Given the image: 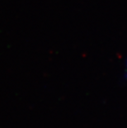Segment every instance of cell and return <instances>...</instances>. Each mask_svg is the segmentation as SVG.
Returning a JSON list of instances; mask_svg holds the SVG:
<instances>
[{"label": "cell", "mask_w": 127, "mask_h": 128, "mask_svg": "<svg viewBox=\"0 0 127 128\" xmlns=\"http://www.w3.org/2000/svg\"><path fill=\"white\" fill-rule=\"evenodd\" d=\"M126 69H127V66H126Z\"/></svg>", "instance_id": "6da1fadb"}]
</instances>
